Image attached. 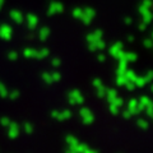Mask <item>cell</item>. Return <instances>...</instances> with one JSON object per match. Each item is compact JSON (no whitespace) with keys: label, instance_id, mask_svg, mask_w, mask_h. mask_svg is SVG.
Listing matches in <instances>:
<instances>
[{"label":"cell","instance_id":"cell-1","mask_svg":"<svg viewBox=\"0 0 153 153\" xmlns=\"http://www.w3.org/2000/svg\"><path fill=\"white\" fill-rule=\"evenodd\" d=\"M83 153H96V151H92V149H88V148H87V149H85Z\"/></svg>","mask_w":153,"mask_h":153}]
</instances>
